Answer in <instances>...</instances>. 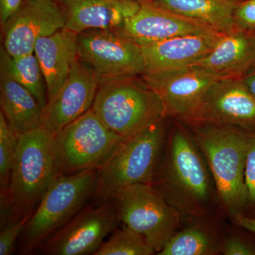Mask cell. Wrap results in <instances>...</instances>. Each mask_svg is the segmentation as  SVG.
<instances>
[{
	"mask_svg": "<svg viewBox=\"0 0 255 255\" xmlns=\"http://www.w3.org/2000/svg\"><path fill=\"white\" fill-rule=\"evenodd\" d=\"M54 133L44 126L18 137L8 194L13 205L30 216L57 175Z\"/></svg>",
	"mask_w": 255,
	"mask_h": 255,
	"instance_id": "cell-5",
	"label": "cell"
},
{
	"mask_svg": "<svg viewBox=\"0 0 255 255\" xmlns=\"http://www.w3.org/2000/svg\"><path fill=\"white\" fill-rule=\"evenodd\" d=\"M242 80L246 84L251 93L255 97V66L250 70L242 78Z\"/></svg>",
	"mask_w": 255,
	"mask_h": 255,
	"instance_id": "cell-31",
	"label": "cell"
},
{
	"mask_svg": "<svg viewBox=\"0 0 255 255\" xmlns=\"http://www.w3.org/2000/svg\"><path fill=\"white\" fill-rule=\"evenodd\" d=\"M92 110L124 137L167 117L160 97L137 76L100 81Z\"/></svg>",
	"mask_w": 255,
	"mask_h": 255,
	"instance_id": "cell-4",
	"label": "cell"
},
{
	"mask_svg": "<svg viewBox=\"0 0 255 255\" xmlns=\"http://www.w3.org/2000/svg\"><path fill=\"white\" fill-rule=\"evenodd\" d=\"M155 253L142 236L124 226L104 242L95 255H151Z\"/></svg>",
	"mask_w": 255,
	"mask_h": 255,
	"instance_id": "cell-24",
	"label": "cell"
},
{
	"mask_svg": "<svg viewBox=\"0 0 255 255\" xmlns=\"http://www.w3.org/2000/svg\"><path fill=\"white\" fill-rule=\"evenodd\" d=\"M99 85L95 72L78 58L63 85L48 101L42 125L55 134L91 110Z\"/></svg>",
	"mask_w": 255,
	"mask_h": 255,
	"instance_id": "cell-14",
	"label": "cell"
},
{
	"mask_svg": "<svg viewBox=\"0 0 255 255\" xmlns=\"http://www.w3.org/2000/svg\"><path fill=\"white\" fill-rule=\"evenodd\" d=\"M225 33L188 34L140 46L145 73L191 66L214 49Z\"/></svg>",
	"mask_w": 255,
	"mask_h": 255,
	"instance_id": "cell-16",
	"label": "cell"
},
{
	"mask_svg": "<svg viewBox=\"0 0 255 255\" xmlns=\"http://www.w3.org/2000/svg\"><path fill=\"white\" fill-rule=\"evenodd\" d=\"M192 126L193 137L209 166L221 204L237 222L248 211L245 171L249 132L226 126Z\"/></svg>",
	"mask_w": 255,
	"mask_h": 255,
	"instance_id": "cell-1",
	"label": "cell"
},
{
	"mask_svg": "<svg viewBox=\"0 0 255 255\" xmlns=\"http://www.w3.org/2000/svg\"><path fill=\"white\" fill-rule=\"evenodd\" d=\"M184 17L194 20L219 33L236 31L234 0H143Z\"/></svg>",
	"mask_w": 255,
	"mask_h": 255,
	"instance_id": "cell-20",
	"label": "cell"
},
{
	"mask_svg": "<svg viewBox=\"0 0 255 255\" xmlns=\"http://www.w3.org/2000/svg\"><path fill=\"white\" fill-rule=\"evenodd\" d=\"M187 123L226 126L255 131V97L242 78H222L203 97Z\"/></svg>",
	"mask_w": 255,
	"mask_h": 255,
	"instance_id": "cell-10",
	"label": "cell"
},
{
	"mask_svg": "<svg viewBox=\"0 0 255 255\" xmlns=\"http://www.w3.org/2000/svg\"><path fill=\"white\" fill-rule=\"evenodd\" d=\"M78 57L100 82L145 73L140 46L119 29H89L78 33Z\"/></svg>",
	"mask_w": 255,
	"mask_h": 255,
	"instance_id": "cell-9",
	"label": "cell"
},
{
	"mask_svg": "<svg viewBox=\"0 0 255 255\" xmlns=\"http://www.w3.org/2000/svg\"><path fill=\"white\" fill-rule=\"evenodd\" d=\"M162 172L157 189L169 204L181 214H202L212 197L214 179L193 135L182 127L171 132Z\"/></svg>",
	"mask_w": 255,
	"mask_h": 255,
	"instance_id": "cell-2",
	"label": "cell"
},
{
	"mask_svg": "<svg viewBox=\"0 0 255 255\" xmlns=\"http://www.w3.org/2000/svg\"><path fill=\"white\" fill-rule=\"evenodd\" d=\"M22 0H0V22L3 26L5 23L17 11Z\"/></svg>",
	"mask_w": 255,
	"mask_h": 255,
	"instance_id": "cell-30",
	"label": "cell"
},
{
	"mask_svg": "<svg viewBox=\"0 0 255 255\" xmlns=\"http://www.w3.org/2000/svg\"><path fill=\"white\" fill-rule=\"evenodd\" d=\"M117 213L109 203L80 211L43 246L50 255H95L117 226Z\"/></svg>",
	"mask_w": 255,
	"mask_h": 255,
	"instance_id": "cell-13",
	"label": "cell"
},
{
	"mask_svg": "<svg viewBox=\"0 0 255 255\" xmlns=\"http://www.w3.org/2000/svg\"><path fill=\"white\" fill-rule=\"evenodd\" d=\"M30 216L12 221L4 225L0 233V255H9L14 251L15 243L23 232L25 225Z\"/></svg>",
	"mask_w": 255,
	"mask_h": 255,
	"instance_id": "cell-27",
	"label": "cell"
},
{
	"mask_svg": "<svg viewBox=\"0 0 255 255\" xmlns=\"http://www.w3.org/2000/svg\"><path fill=\"white\" fill-rule=\"evenodd\" d=\"M65 27L79 33L89 29H118L140 8L137 0H63Z\"/></svg>",
	"mask_w": 255,
	"mask_h": 255,
	"instance_id": "cell-17",
	"label": "cell"
},
{
	"mask_svg": "<svg viewBox=\"0 0 255 255\" xmlns=\"http://www.w3.org/2000/svg\"><path fill=\"white\" fill-rule=\"evenodd\" d=\"M139 46L188 34L217 32L205 25L140 1L138 10L118 28Z\"/></svg>",
	"mask_w": 255,
	"mask_h": 255,
	"instance_id": "cell-15",
	"label": "cell"
},
{
	"mask_svg": "<svg viewBox=\"0 0 255 255\" xmlns=\"http://www.w3.org/2000/svg\"><path fill=\"white\" fill-rule=\"evenodd\" d=\"M18 147V135L0 112V184L1 191L8 193Z\"/></svg>",
	"mask_w": 255,
	"mask_h": 255,
	"instance_id": "cell-25",
	"label": "cell"
},
{
	"mask_svg": "<svg viewBox=\"0 0 255 255\" xmlns=\"http://www.w3.org/2000/svg\"><path fill=\"white\" fill-rule=\"evenodd\" d=\"M137 1H139L140 2V1H143V0H137Z\"/></svg>",
	"mask_w": 255,
	"mask_h": 255,
	"instance_id": "cell-35",
	"label": "cell"
},
{
	"mask_svg": "<svg viewBox=\"0 0 255 255\" xmlns=\"http://www.w3.org/2000/svg\"><path fill=\"white\" fill-rule=\"evenodd\" d=\"M235 25L236 29L255 31V0H242L235 8Z\"/></svg>",
	"mask_w": 255,
	"mask_h": 255,
	"instance_id": "cell-28",
	"label": "cell"
},
{
	"mask_svg": "<svg viewBox=\"0 0 255 255\" xmlns=\"http://www.w3.org/2000/svg\"><path fill=\"white\" fill-rule=\"evenodd\" d=\"M54 1H57V2L60 3L61 1H63V0H54Z\"/></svg>",
	"mask_w": 255,
	"mask_h": 255,
	"instance_id": "cell-33",
	"label": "cell"
},
{
	"mask_svg": "<svg viewBox=\"0 0 255 255\" xmlns=\"http://www.w3.org/2000/svg\"><path fill=\"white\" fill-rule=\"evenodd\" d=\"M217 251L213 238L199 227L177 232L167 242L159 255H210Z\"/></svg>",
	"mask_w": 255,
	"mask_h": 255,
	"instance_id": "cell-23",
	"label": "cell"
},
{
	"mask_svg": "<svg viewBox=\"0 0 255 255\" xmlns=\"http://www.w3.org/2000/svg\"><path fill=\"white\" fill-rule=\"evenodd\" d=\"M237 223L242 228L251 231L255 234V218L250 216H243L237 221Z\"/></svg>",
	"mask_w": 255,
	"mask_h": 255,
	"instance_id": "cell-32",
	"label": "cell"
},
{
	"mask_svg": "<svg viewBox=\"0 0 255 255\" xmlns=\"http://www.w3.org/2000/svg\"><path fill=\"white\" fill-rule=\"evenodd\" d=\"M65 27L60 3L54 0H22L21 6L1 26L4 47L13 57L30 54L40 38Z\"/></svg>",
	"mask_w": 255,
	"mask_h": 255,
	"instance_id": "cell-12",
	"label": "cell"
},
{
	"mask_svg": "<svg viewBox=\"0 0 255 255\" xmlns=\"http://www.w3.org/2000/svg\"><path fill=\"white\" fill-rule=\"evenodd\" d=\"M164 120L124 137L98 169L95 194L102 201L112 199L124 188L152 184L163 148Z\"/></svg>",
	"mask_w": 255,
	"mask_h": 255,
	"instance_id": "cell-3",
	"label": "cell"
},
{
	"mask_svg": "<svg viewBox=\"0 0 255 255\" xmlns=\"http://www.w3.org/2000/svg\"><path fill=\"white\" fill-rule=\"evenodd\" d=\"M0 67L1 75L27 89L44 110L48 100L46 80L34 53L13 57L1 48Z\"/></svg>",
	"mask_w": 255,
	"mask_h": 255,
	"instance_id": "cell-22",
	"label": "cell"
},
{
	"mask_svg": "<svg viewBox=\"0 0 255 255\" xmlns=\"http://www.w3.org/2000/svg\"><path fill=\"white\" fill-rule=\"evenodd\" d=\"M141 78L160 97L167 117L185 122L211 85L222 78L197 65L145 73Z\"/></svg>",
	"mask_w": 255,
	"mask_h": 255,
	"instance_id": "cell-11",
	"label": "cell"
},
{
	"mask_svg": "<svg viewBox=\"0 0 255 255\" xmlns=\"http://www.w3.org/2000/svg\"><path fill=\"white\" fill-rule=\"evenodd\" d=\"M234 1H241L242 0H234Z\"/></svg>",
	"mask_w": 255,
	"mask_h": 255,
	"instance_id": "cell-34",
	"label": "cell"
},
{
	"mask_svg": "<svg viewBox=\"0 0 255 255\" xmlns=\"http://www.w3.org/2000/svg\"><path fill=\"white\" fill-rule=\"evenodd\" d=\"M221 252L225 255H255V248L237 238H231L223 243Z\"/></svg>",
	"mask_w": 255,
	"mask_h": 255,
	"instance_id": "cell-29",
	"label": "cell"
},
{
	"mask_svg": "<svg viewBox=\"0 0 255 255\" xmlns=\"http://www.w3.org/2000/svg\"><path fill=\"white\" fill-rule=\"evenodd\" d=\"M113 199L119 219L142 236L156 253L177 233L182 214L152 184L124 188Z\"/></svg>",
	"mask_w": 255,
	"mask_h": 255,
	"instance_id": "cell-8",
	"label": "cell"
},
{
	"mask_svg": "<svg viewBox=\"0 0 255 255\" xmlns=\"http://www.w3.org/2000/svg\"><path fill=\"white\" fill-rule=\"evenodd\" d=\"M245 182L248 192V211L255 218V131L248 133Z\"/></svg>",
	"mask_w": 255,
	"mask_h": 255,
	"instance_id": "cell-26",
	"label": "cell"
},
{
	"mask_svg": "<svg viewBox=\"0 0 255 255\" xmlns=\"http://www.w3.org/2000/svg\"><path fill=\"white\" fill-rule=\"evenodd\" d=\"M0 90L1 112L18 137L42 126L43 107L27 89L1 75Z\"/></svg>",
	"mask_w": 255,
	"mask_h": 255,
	"instance_id": "cell-21",
	"label": "cell"
},
{
	"mask_svg": "<svg viewBox=\"0 0 255 255\" xmlns=\"http://www.w3.org/2000/svg\"><path fill=\"white\" fill-rule=\"evenodd\" d=\"M97 177V169L57 175L25 225L24 248L33 249L80 212L95 193Z\"/></svg>",
	"mask_w": 255,
	"mask_h": 255,
	"instance_id": "cell-6",
	"label": "cell"
},
{
	"mask_svg": "<svg viewBox=\"0 0 255 255\" xmlns=\"http://www.w3.org/2000/svg\"><path fill=\"white\" fill-rule=\"evenodd\" d=\"M123 138L106 127L91 109L54 134L58 174L98 169Z\"/></svg>",
	"mask_w": 255,
	"mask_h": 255,
	"instance_id": "cell-7",
	"label": "cell"
},
{
	"mask_svg": "<svg viewBox=\"0 0 255 255\" xmlns=\"http://www.w3.org/2000/svg\"><path fill=\"white\" fill-rule=\"evenodd\" d=\"M77 37L78 33L64 27L40 38L35 45L33 53L46 80L48 100L63 85L78 59Z\"/></svg>",
	"mask_w": 255,
	"mask_h": 255,
	"instance_id": "cell-18",
	"label": "cell"
},
{
	"mask_svg": "<svg viewBox=\"0 0 255 255\" xmlns=\"http://www.w3.org/2000/svg\"><path fill=\"white\" fill-rule=\"evenodd\" d=\"M197 66L221 78H243L255 66V31L236 29L223 35Z\"/></svg>",
	"mask_w": 255,
	"mask_h": 255,
	"instance_id": "cell-19",
	"label": "cell"
}]
</instances>
